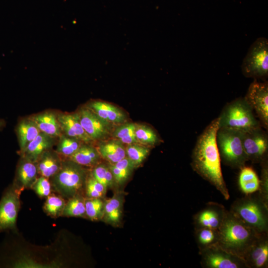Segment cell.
I'll return each mask as SVG.
<instances>
[{
  "instance_id": "6da1fadb",
  "label": "cell",
  "mask_w": 268,
  "mask_h": 268,
  "mask_svg": "<svg viewBox=\"0 0 268 268\" xmlns=\"http://www.w3.org/2000/svg\"><path fill=\"white\" fill-rule=\"evenodd\" d=\"M218 129L217 117L211 121L198 137L192 153L191 165L195 172L227 200L230 195L223 177L216 140Z\"/></svg>"
},
{
  "instance_id": "7a4b0ae2",
  "label": "cell",
  "mask_w": 268,
  "mask_h": 268,
  "mask_svg": "<svg viewBox=\"0 0 268 268\" xmlns=\"http://www.w3.org/2000/svg\"><path fill=\"white\" fill-rule=\"evenodd\" d=\"M217 232L216 244L243 259L256 239L263 234L257 233L231 211L226 210Z\"/></svg>"
},
{
  "instance_id": "3957f363",
  "label": "cell",
  "mask_w": 268,
  "mask_h": 268,
  "mask_svg": "<svg viewBox=\"0 0 268 268\" xmlns=\"http://www.w3.org/2000/svg\"><path fill=\"white\" fill-rule=\"evenodd\" d=\"M218 118L219 128L245 132L262 126L244 98H238L227 103Z\"/></svg>"
},
{
  "instance_id": "277c9868",
  "label": "cell",
  "mask_w": 268,
  "mask_h": 268,
  "mask_svg": "<svg viewBox=\"0 0 268 268\" xmlns=\"http://www.w3.org/2000/svg\"><path fill=\"white\" fill-rule=\"evenodd\" d=\"M221 161L233 168L240 169L248 161L244 149L242 132L219 128L216 136Z\"/></svg>"
},
{
  "instance_id": "5b68a950",
  "label": "cell",
  "mask_w": 268,
  "mask_h": 268,
  "mask_svg": "<svg viewBox=\"0 0 268 268\" xmlns=\"http://www.w3.org/2000/svg\"><path fill=\"white\" fill-rule=\"evenodd\" d=\"M230 211L258 234H267L268 206L259 198L246 197L238 199Z\"/></svg>"
},
{
  "instance_id": "8992f818",
  "label": "cell",
  "mask_w": 268,
  "mask_h": 268,
  "mask_svg": "<svg viewBox=\"0 0 268 268\" xmlns=\"http://www.w3.org/2000/svg\"><path fill=\"white\" fill-rule=\"evenodd\" d=\"M52 188L63 198L69 199L78 194L86 181V170L74 162L62 161L57 173L51 177Z\"/></svg>"
},
{
  "instance_id": "52a82bcc",
  "label": "cell",
  "mask_w": 268,
  "mask_h": 268,
  "mask_svg": "<svg viewBox=\"0 0 268 268\" xmlns=\"http://www.w3.org/2000/svg\"><path fill=\"white\" fill-rule=\"evenodd\" d=\"M241 69L246 77L267 81L268 40L266 38H258L252 43L243 61Z\"/></svg>"
},
{
  "instance_id": "ba28073f",
  "label": "cell",
  "mask_w": 268,
  "mask_h": 268,
  "mask_svg": "<svg viewBox=\"0 0 268 268\" xmlns=\"http://www.w3.org/2000/svg\"><path fill=\"white\" fill-rule=\"evenodd\" d=\"M262 126L242 132V141L248 161L261 163L268 159V135Z\"/></svg>"
},
{
  "instance_id": "9c48e42d",
  "label": "cell",
  "mask_w": 268,
  "mask_h": 268,
  "mask_svg": "<svg viewBox=\"0 0 268 268\" xmlns=\"http://www.w3.org/2000/svg\"><path fill=\"white\" fill-rule=\"evenodd\" d=\"M202 267L207 268H248L244 260L216 244L200 250Z\"/></svg>"
},
{
  "instance_id": "30bf717a",
  "label": "cell",
  "mask_w": 268,
  "mask_h": 268,
  "mask_svg": "<svg viewBox=\"0 0 268 268\" xmlns=\"http://www.w3.org/2000/svg\"><path fill=\"white\" fill-rule=\"evenodd\" d=\"M255 111L262 127L268 130V82L254 79L244 97Z\"/></svg>"
},
{
  "instance_id": "8fae6325",
  "label": "cell",
  "mask_w": 268,
  "mask_h": 268,
  "mask_svg": "<svg viewBox=\"0 0 268 268\" xmlns=\"http://www.w3.org/2000/svg\"><path fill=\"white\" fill-rule=\"evenodd\" d=\"M20 192L13 186L3 195L0 201V232L15 228L20 206Z\"/></svg>"
},
{
  "instance_id": "7c38bea8",
  "label": "cell",
  "mask_w": 268,
  "mask_h": 268,
  "mask_svg": "<svg viewBox=\"0 0 268 268\" xmlns=\"http://www.w3.org/2000/svg\"><path fill=\"white\" fill-rule=\"evenodd\" d=\"M78 113L81 126L92 140L102 139L109 134L110 123L100 118L87 107L82 108Z\"/></svg>"
},
{
  "instance_id": "4fadbf2b",
  "label": "cell",
  "mask_w": 268,
  "mask_h": 268,
  "mask_svg": "<svg viewBox=\"0 0 268 268\" xmlns=\"http://www.w3.org/2000/svg\"><path fill=\"white\" fill-rule=\"evenodd\" d=\"M267 234H260L250 246L243 257L248 268H266L268 263Z\"/></svg>"
},
{
  "instance_id": "5bb4252c",
  "label": "cell",
  "mask_w": 268,
  "mask_h": 268,
  "mask_svg": "<svg viewBox=\"0 0 268 268\" xmlns=\"http://www.w3.org/2000/svg\"><path fill=\"white\" fill-rule=\"evenodd\" d=\"M58 119L64 134L86 143L92 141L81 126L78 113H61L58 115Z\"/></svg>"
},
{
  "instance_id": "9a60e30c",
  "label": "cell",
  "mask_w": 268,
  "mask_h": 268,
  "mask_svg": "<svg viewBox=\"0 0 268 268\" xmlns=\"http://www.w3.org/2000/svg\"><path fill=\"white\" fill-rule=\"evenodd\" d=\"M225 211L223 206L216 203H209L207 207L196 215V228L204 227L217 230L222 221Z\"/></svg>"
},
{
  "instance_id": "2e32d148",
  "label": "cell",
  "mask_w": 268,
  "mask_h": 268,
  "mask_svg": "<svg viewBox=\"0 0 268 268\" xmlns=\"http://www.w3.org/2000/svg\"><path fill=\"white\" fill-rule=\"evenodd\" d=\"M38 174L36 163L22 157L17 169L13 186L20 191L24 189L31 188L37 178Z\"/></svg>"
},
{
  "instance_id": "e0dca14e",
  "label": "cell",
  "mask_w": 268,
  "mask_h": 268,
  "mask_svg": "<svg viewBox=\"0 0 268 268\" xmlns=\"http://www.w3.org/2000/svg\"><path fill=\"white\" fill-rule=\"evenodd\" d=\"M87 108L104 120L114 124L124 123L126 117L118 107L106 102L95 100L90 102Z\"/></svg>"
},
{
  "instance_id": "ac0fdd59",
  "label": "cell",
  "mask_w": 268,
  "mask_h": 268,
  "mask_svg": "<svg viewBox=\"0 0 268 268\" xmlns=\"http://www.w3.org/2000/svg\"><path fill=\"white\" fill-rule=\"evenodd\" d=\"M55 138L40 132L21 153L22 157L36 162L44 152L53 145Z\"/></svg>"
},
{
  "instance_id": "d6986e66",
  "label": "cell",
  "mask_w": 268,
  "mask_h": 268,
  "mask_svg": "<svg viewBox=\"0 0 268 268\" xmlns=\"http://www.w3.org/2000/svg\"><path fill=\"white\" fill-rule=\"evenodd\" d=\"M37 125L41 132L54 137H60L62 134L58 115L52 111H45L30 118Z\"/></svg>"
},
{
  "instance_id": "ffe728a7",
  "label": "cell",
  "mask_w": 268,
  "mask_h": 268,
  "mask_svg": "<svg viewBox=\"0 0 268 268\" xmlns=\"http://www.w3.org/2000/svg\"><path fill=\"white\" fill-rule=\"evenodd\" d=\"M38 173L47 178L52 177L60 169L62 160L57 152L47 150L44 152L36 162Z\"/></svg>"
},
{
  "instance_id": "44dd1931",
  "label": "cell",
  "mask_w": 268,
  "mask_h": 268,
  "mask_svg": "<svg viewBox=\"0 0 268 268\" xmlns=\"http://www.w3.org/2000/svg\"><path fill=\"white\" fill-rule=\"evenodd\" d=\"M124 202V194L117 192L104 201L102 219L108 223L116 225L120 222Z\"/></svg>"
},
{
  "instance_id": "7402d4cb",
  "label": "cell",
  "mask_w": 268,
  "mask_h": 268,
  "mask_svg": "<svg viewBox=\"0 0 268 268\" xmlns=\"http://www.w3.org/2000/svg\"><path fill=\"white\" fill-rule=\"evenodd\" d=\"M97 150L101 157L111 164L127 157L126 148L119 140H112L102 143L99 145Z\"/></svg>"
},
{
  "instance_id": "603a6c76",
  "label": "cell",
  "mask_w": 268,
  "mask_h": 268,
  "mask_svg": "<svg viewBox=\"0 0 268 268\" xmlns=\"http://www.w3.org/2000/svg\"><path fill=\"white\" fill-rule=\"evenodd\" d=\"M67 158L81 166L92 167L98 164L101 156L97 149L85 143Z\"/></svg>"
},
{
  "instance_id": "cb8c5ba5",
  "label": "cell",
  "mask_w": 268,
  "mask_h": 268,
  "mask_svg": "<svg viewBox=\"0 0 268 268\" xmlns=\"http://www.w3.org/2000/svg\"><path fill=\"white\" fill-rule=\"evenodd\" d=\"M21 153L27 145L41 132L30 118L21 121L16 129Z\"/></svg>"
},
{
  "instance_id": "d4e9b609",
  "label": "cell",
  "mask_w": 268,
  "mask_h": 268,
  "mask_svg": "<svg viewBox=\"0 0 268 268\" xmlns=\"http://www.w3.org/2000/svg\"><path fill=\"white\" fill-rule=\"evenodd\" d=\"M240 170L238 184L242 192L249 195L258 191L260 189V180L255 171L245 165Z\"/></svg>"
},
{
  "instance_id": "484cf974",
  "label": "cell",
  "mask_w": 268,
  "mask_h": 268,
  "mask_svg": "<svg viewBox=\"0 0 268 268\" xmlns=\"http://www.w3.org/2000/svg\"><path fill=\"white\" fill-rule=\"evenodd\" d=\"M108 166L116 184L119 185H122L126 181L135 167L133 163L127 157L115 164H109Z\"/></svg>"
},
{
  "instance_id": "4316f807",
  "label": "cell",
  "mask_w": 268,
  "mask_h": 268,
  "mask_svg": "<svg viewBox=\"0 0 268 268\" xmlns=\"http://www.w3.org/2000/svg\"><path fill=\"white\" fill-rule=\"evenodd\" d=\"M63 215L68 217H86L85 199L79 194L68 199L67 202H66Z\"/></svg>"
},
{
  "instance_id": "83f0119b",
  "label": "cell",
  "mask_w": 268,
  "mask_h": 268,
  "mask_svg": "<svg viewBox=\"0 0 268 268\" xmlns=\"http://www.w3.org/2000/svg\"><path fill=\"white\" fill-rule=\"evenodd\" d=\"M82 141L76 138L62 134L57 145L56 152L68 157L74 154L81 145Z\"/></svg>"
},
{
  "instance_id": "f1b7e54d",
  "label": "cell",
  "mask_w": 268,
  "mask_h": 268,
  "mask_svg": "<svg viewBox=\"0 0 268 268\" xmlns=\"http://www.w3.org/2000/svg\"><path fill=\"white\" fill-rule=\"evenodd\" d=\"M136 124L127 123L117 128L113 133L114 136L123 144L127 145L137 143L135 134Z\"/></svg>"
},
{
  "instance_id": "f546056e",
  "label": "cell",
  "mask_w": 268,
  "mask_h": 268,
  "mask_svg": "<svg viewBox=\"0 0 268 268\" xmlns=\"http://www.w3.org/2000/svg\"><path fill=\"white\" fill-rule=\"evenodd\" d=\"M66 202L61 196L52 194L47 197L44 209L47 214L53 217L63 215Z\"/></svg>"
},
{
  "instance_id": "4dcf8cb0",
  "label": "cell",
  "mask_w": 268,
  "mask_h": 268,
  "mask_svg": "<svg viewBox=\"0 0 268 268\" xmlns=\"http://www.w3.org/2000/svg\"><path fill=\"white\" fill-rule=\"evenodd\" d=\"M91 176L107 189L113 187L116 184L109 166L105 164H101L95 166L91 172Z\"/></svg>"
},
{
  "instance_id": "1f68e13d",
  "label": "cell",
  "mask_w": 268,
  "mask_h": 268,
  "mask_svg": "<svg viewBox=\"0 0 268 268\" xmlns=\"http://www.w3.org/2000/svg\"><path fill=\"white\" fill-rule=\"evenodd\" d=\"M196 237L200 250L216 244L217 240L216 230L208 228H196Z\"/></svg>"
},
{
  "instance_id": "d6a6232c",
  "label": "cell",
  "mask_w": 268,
  "mask_h": 268,
  "mask_svg": "<svg viewBox=\"0 0 268 268\" xmlns=\"http://www.w3.org/2000/svg\"><path fill=\"white\" fill-rule=\"evenodd\" d=\"M104 201L101 198H88L85 200L86 217L92 220L102 218Z\"/></svg>"
},
{
  "instance_id": "836d02e7",
  "label": "cell",
  "mask_w": 268,
  "mask_h": 268,
  "mask_svg": "<svg viewBox=\"0 0 268 268\" xmlns=\"http://www.w3.org/2000/svg\"><path fill=\"white\" fill-rule=\"evenodd\" d=\"M126 150L127 157L131 160L135 167L143 162L149 152L148 147L137 143L128 145Z\"/></svg>"
},
{
  "instance_id": "e575fe53",
  "label": "cell",
  "mask_w": 268,
  "mask_h": 268,
  "mask_svg": "<svg viewBox=\"0 0 268 268\" xmlns=\"http://www.w3.org/2000/svg\"><path fill=\"white\" fill-rule=\"evenodd\" d=\"M135 134L137 142L141 144L153 145L160 142L157 134L148 127L136 125Z\"/></svg>"
},
{
  "instance_id": "d590c367",
  "label": "cell",
  "mask_w": 268,
  "mask_h": 268,
  "mask_svg": "<svg viewBox=\"0 0 268 268\" xmlns=\"http://www.w3.org/2000/svg\"><path fill=\"white\" fill-rule=\"evenodd\" d=\"M86 195L88 198H102L106 194L107 189L92 176L86 181Z\"/></svg>"
},
{
  "instance_id": "8d00e7d4",
  "label": "cell",
  "mask_w": 268,
  "mask_h": 268,
  "mask_svg": "<svg viewBox=\"0 0 268 268\" xmlns=\"http://www.w3.org/2000/svg\"><path fill=\"white\" fill-rule=\"evenodd\" d=\"M31 188L40 197L45 198L51 194L52 185L48 178L41 176L37 178Z\"/></svg>"
},
{
  "instance_id": "74e56055",
  "label": "cell",
  "mask_w": 268,
  "mask_h": 268,
  "mask_svg": "<svg viewBox=\"0 0 268 268\" xmlns=\"http://www.w3.org/2000/svg\"><path fill=\"white\" fill-rule=\"evenodd\" d=\"M262 165L261 179L259 190H261V196L260 197L262 201L268 206V159L261 163Z\"/></svg>"
},
{
  "instance_id": "f35d334b",
  "label": "cell",
  "mask_w": 268,
  "mask_h": 268,
  "mask_svg": "<svg viewBox=\"0 0 268 268\" xmlns=\"http://www.w3.org/2000/svg\"><path fill=\"white\" fill-rule=\"evenodd\" d=\"M6 122L3 119H0V130H2L5 126Z\"/></svg>"
}]
</instances>
